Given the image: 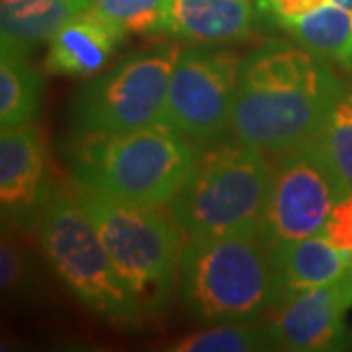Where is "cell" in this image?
Wrapping results in <instances>:
<instances>
[{
  "label": "cell",
  "mask_w": 352,
  "mask_h": 352,
  "mask_svg": "<svg viewBox=\"0 0 352 352\" xmlns=\"http://www.w3.org/2000/svg\"><path fill=\"white\" fill-rule=\"evenodd\" d=\"M178 296L204 323L258 321L280 305L270 251L258 235L190 237L180 254Z\"/></svg>",
  "instance_id": "obj_3"
},
{
  "label": "cell",
  "mask_w": 352,
  "mask_h": 352,
  "mask_svg": "<svg viewBox=\"0 0 352 352\" xmlns=\"http://www.w3.org/2000/svg\"><path fill=\"white\" fill-rule=\"evenodd\" d=\"M180 47L159 45L90 78L73 102L78 133H122L166 122L170 75Z\"/></svg>",
  "instance_id": "obj_7"
},
{
  "label": "cell",
  "mask_w": 352,
  "mask_h": 352,
  "mask_svg": "<svg viewBox=\"0 0 352 352\" xmlns=\"http://www.w3.org/2000/svg\"><path fill=\"white\" fill-rule=\"evenodd\" d=\"M351 307L352 294L340 276L278 305L264 327L276 351H344L349 337L344 314Z\"/></svg>",
  "instance_id": "obj_10"
},
{
  "label": "cell",
  "mask_w": 352,
  "mask_h": 352,
  "mask_svg": "<svg viewBox=\"0 0 352 352\" xmlns=\"http://www.w3.org/2000/svg\"><path fill=\"white\" fill-rule=\"evenodd\" d=\"M282 28L317 57L352 71V10L329 2Z\"/></svg>",
  "instance_id": "obj_16"
},
{
  "label": "cell",
  "mask_w": 352,
  "mask_h": 352,
  "mask_svg": "<svg viewBox=\"0 0 352 352\" xmlns=\"http://www.w3.org/2000/svg\"><path fill=\"white\" fill-rule=\"evenodd\" d=\"M75 194L143 317L163 314L178 278L184 229L159 206L116 200L82 186Z\"/></svg>",
  "instance_id": "obj_4"
},
{
  "label": "cell",
  "mask_w": 352,
  "mask_h": 352,
  "mask_svg": "<svg viewBox=\"0 0 352 352\" xmlns=\"http://www.w3.org/2000/svg\"><path fill=\"white\" fill-rule=\"evenodd\" d=\"M346 349H351L352 351V331L349 333V337H346Z\"/></svg>",
  "instance_id": "obj_25"
},
{
  "label": "cell",
  "mask_w": 352,
  "mask_h": 352,
  "mask_svg": "<svg viewBox=\"0 0 352 352\" xmlns=\"http://www.w3.org/2000/svg\"><path fill=\"white\" fill-rule=\"evenodd\" d=\"M342 278H344V282H346V286H349V289H351V294H352V256H351V263H349V266H346V270H344V274H342Z\"/></svg>",
  "instance_id": "obj_24"
},
{
  "label": "cell",
  "mask_w": 352,
  "mask_h": 352,
  "mask_svg": "<svg viewBox=\"0 0 352 352\" xmlns=\"http://www.w3.org/2000/svg\"><path fill=\"white\" fill-rule=\"evenodd\" d=\"M323 235L340 251L352 252V190L335 204Z\"/></svg>",
  "instance_id": "obj_22"
},
{
  "label": "cell",
  "mask_w": 352,
  "mask_h": 352,
  "mask_svg": "<svg viewBox=\"0 0 352 352\" xmlns=\"http://www.w3.org/2000/svg\"><path fill=\"white\" fill-rule=\"evenodd\" d=\"M351 256L352 252L337 249L323 233L272 249L270 258L280 292V305L305 289L339 280L351 263Z\"/></svg>",
  "instance_id": "obj_14"
},
{
  "label": "cell",
  "mask_w": 352,
  "mask_h": 352,
  "mask_svg": "<svg viewBox=\"0 0 352 352\" xmlns=\"http://www.w3.org/2000/svg\"><path fill=\"white\" fill-rule=\"evenodd\" d=\"M32 226L53 270L92 314L116 327L143 325L138 302L116 272L75 190L50 184Z\"/></svg>",
  "instance_id": "obj_6"
},
{
  "label": "cell",
  "mask_w": 352,
  "mask_h": 352,
  "mask_svg": "<svg viewBox=\"0 0 352 352\" xmlns=\"http://www.w3.org/2000/svg\"><path fill=\"white\" fill-rule=\"evenodd\" d=\"M256 321H231L198 331L175 340L166 351L173 352H256L270 351L272 340L264 325Z\"/></svg>",
  "instance_id": "obj_18"
},
{
  "label": "cell",
  "mask_w": 352,
  "mask_h": 352,
  "mask_svg": "<svg viewBox=\"0 0 352 352\" xmlns=\"http://www.w3.org/2000/svg\"><path fill=\"white\" fill-rule=\"evenodd\" d=\"M126 36L122 28L88 6L50 38L45 71L50 75L90 78L108 63Z\"/></svg>",
  "instance_id": "obj_12"
},
{
  "label": "cell",
  "mask_w": 352,
  "mask_h": 352,
  "mask_svg": "<svg viewBox=\"0 0 352 352\" xmlns=\"http://www.w3.org/2000/svg\"><path fill=\"white\" fill-rule=\"evenodd\" d=\"M319 143L346 192L352 190V104L349 92L339 100L319 133Z\"/></svg>",
  "instance_id": "obj_20"
},
{
  "label": "cell",
  "mask_w": 352,
  "mask_h": 352,
  "mask_svg": "<svg viewBox=\"0 0 352 352\" xmlns=\"http://www.w3.org/2000/svg\"><path fill=\"white\" fill-rule=\"evenodd\" d=\"M349 98H351V104H352V92H349Z\"/></svg>",
  "instance_id": "obj_26"
},
{
  "label": "cell",
  "mask_w": 352,
  "mask_h": 352,
  "mask_svg": "<svg viewBox=\"0 0 352 352\" xmlns=\"http://www.w3.org/2000/svg\"><path fill=\"white\" fill-rule=\"evenodd\" d=\"M329 2L331 0H263L264 6L276 16L280 24L288 22V20L302 18L305 14L314 12Z\"/></svg>",
  "instance_id": "obj_23"
},
{
  "label": "cell",
  "mask_w": 352,
  "mask_h": 352,
  "mask_svg": "<svg viewBox=\"0 0 352 352\" xmlns=\"http://www.w3.org/2000/svg\"><path fill=\"white\" fill-rule=\"evenodd\" d=\"M252 0H170L168 34L200 45L231 43L251 36Z\"/></svg>",
  "instance_id": "obj_13"
},
{
  "label": "cell",
  "mask_w": 352,
  "mask_h": 352,
  "mask_svg": "<svg viewBox=\"0 0 352 352\" xmlns=\"http://www.w3.org/2000/svg\"><path fill=\"white\" fill-rule=\"evenodd\" d=\"M41 102V78L24 55L2 50L0 59V124H30Z\"/></svg>",
  "instance_id": "obj_17"
},
{
  "label": "cell",
  "mask_w": 352,
  "mask_h": 352,
  "mask_svg": "<svg viewBox=\"0 0 352 352\" xmlns=\"http://www.w3.org/2000/svg\"><path fill=\"white\" fill-rule=\"evenodd\" d=\"M198 151L168 122L122 133H78L65 159L76 186L141 206H163L188 178Z\"/></svg>",
  "instance_id": "obj_2"
},
{
  "label": "cell",
  "mask_w": 352,
  "mask_h": 352,
  "mask_svg": "<svg viewBox=\"0 0 352 352\" xmlns=\"http://www.w3.org/2000/svg\"><path fill=\"white\" fill-rule=\"evenodd\" d=\"M30 266L25 261L24 247L8 235L2 233L0 243V286L4 296H24L30 288Z\"/></svg>",
  "instance_id": "obj_21"
},
{
  "label": "cell",
  "mask_w": 352,
  "mask_h": 352,
  "mask_svg": "<svg viewBox=\"0 0 352 352\" xmlns=\"http://www.w3.org/2000/svg\"><path fill=\"white\" fill-rule=\"evenodd\" d=\"M90 10L126 34L153 36L168 30L170 0H92Z\"/></svg>",
  "instance_id": "obj_19"
},
{
  "label": "cell",
  "mask_w": 352,
  "mask_h": 352,
  "mask_svg": "<svg viewBox=\"0 0 352 352\" xmlns=\"http://www.w3.org/2000/svg\"><path fill=\"white\" fill-rule=\"evenodd\" d=\"M346 194L319 139L280 153L270 168L258 237L272 251L323 233L335 204Z\"/></svg>",
  "instance_id": "obj_8"
},
{
  "label": "cell",
  "mask_w": 352,
  "mask_h": 352,
  "mask_svg": "<svg viewBox=\"0 0 352 352\" xmlns=\"http://www.w3.org/2000/svg\"><path fill=\"white\" fill-rule=\"evenodd\" d=\"M270 166L245 141H214L198 151L188 178L168 201L190 237L258 235Z\"/></svg>",
  "instance_id": "obj_5"
},
{
  "label": "cell",
  "mask_w": 352,
  "mask_h": 352,
  "mask_svg": "<svg viewBox=\"0 0 352 352\" xmlns=\"http://www.w3.org/2000/svg\"><path fill=\"white\" fill-rule=\"evenodd\" d=\"M45 145L34 124L2 127L0 135V201L2 214L22 226L34 223L47 194Z\"/></svg>",
  "instance_id": "obj_11"
},
{
  "label": "cell",
  "mask_w": 352,
  "mask_h": 352,
  "mask_svg": "<svg viewBox=\"0 0 352 352\" xmlns=\"http://www.w3.org/2000/svg\"><path fill=\"white\" fill-rule=\"evenodd\" d=\"M92 0H0L2 50L25 55L34 45L50 39Z\"/></svg>",
  "instance_id": "obj_15"
},
{
  "label": "cell",
  "mask_w": 352,
  "mask_h": 352,
  "mask_svg": "<svg viewBox=\"0 0 352 352\" xmlns=\"http://www.w3.org/2000/svg\"><path fill=\"white\" fill-rule=\"evenodd\" d=\"M344 94L325 59L272 39L241 63L231 129L241 141L280 155L319 138Z\"/></svg>",
  "instance_id": "obj_1"
},
{
  "label": "cell",
  "mask_w": 352,
  "mask_h": 352,
  "mask_svg": "<svg viewBox=\"0 0 352 352\" xmlns=\"http://www.w3.org/2000/svg\"><path fill=\"white\" fill-rule=\"evenodd\" d=\"M241 63L231 51H180L170 75L166 122L196 143H214L223 138L231 127Z\"/></svg>",
  "instance_id": "obj_9"
}]
</instances>
